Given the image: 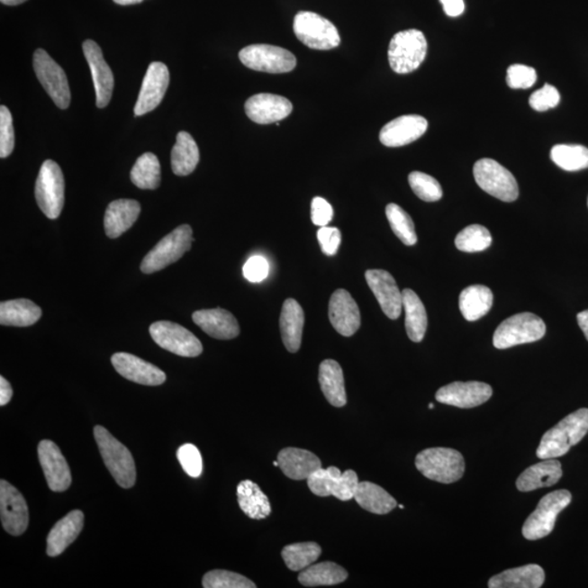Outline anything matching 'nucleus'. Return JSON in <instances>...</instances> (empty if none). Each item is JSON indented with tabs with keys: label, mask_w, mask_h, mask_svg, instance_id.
Listing matches in <instances>:
<instances>
[{
	"label": "nucleus",
	"mask_w": 588,
	"mask_h": 588,
	"mask_svg": "<svg viewBox=\"0 0 588 588\" xmlns=\"http://www.w3.org/2000/svg\"><path fill=\"white\" fill-rule=\"evenodd\" d=\"M398 507H399L400 509H404L403 504H398Z\"/></svg>",
	"instance_id": "e2e57ef3"
},
{
	"label": "nucleus",
	"mask_w": 588,
	"mask_h": 588,
	"mask_svg": "<svg viewBox=\"0 0 588 588\" xmlns=\"http://www.w3.org/2000/svg\"><path fill=\"white\" fill-rule=\"evenodd\" d=\"M348 579V572L334 562H321L302 570L299 582L306 587L340 584Z\"/></svg>",
	"instance_id": "58836bf2"
},
{
	"label": "nucleus",
	"mask_w": 588,
	"mask_h": 588,
	"mask_svg": "<svg viewBox=\"0 0 588 588\" xmlns=\"http://www.w3.org/2000/svg\"><path fill=\"white\" fill-rule=\"evenodd\" d=\"M493 302L492 290L486 285H475L462 291L459 308L463 317L468 321H475L491 311Z\"/></svg>",
	"instance_id": "f704fd0d"
},
{
	"label": "nucleus",
	"mask_w": 588,
	"mask_h": 588,
	"mask_svg": "<svg viewBox=\"0 0 588 588\" xmlns=\"http://www.w3.org/2000/svg\"><path fill=\"white\" fill-rule=\"evenodd\" d=\"M277 461L284 475L294 481H308L321 467V460L313 452L299 448L281 450Z\"/></svg>",
	"instance_id": "bb28decb"
},
{
	"label": "nucleus",
	"mask_w": 588,
	"mask_h": 588,
	"mask_svg": "<svg viewBox=\"0 0 588 588\" xmlns=\"http://www.w3.org/2000/svg\"><path fill=\"white\" fill-rule=\"evenodd\" d=\"M239 59L249 69L267 74H287L296 66L295 56L291 51L267 44L244 47L239 53Z\"/></svg>",
	"instance_id": "9b49d317"
},
{
	"label": "nucleus",
	"mask_w": 588,
	"mask_h": 588,
	"mask_svg": "<svg viewBox=\"0 0 588 588\" xmlns=\"http://www.w3.org/2000/svg\"><path fill=\"white\" fill-rule=\"evenodd\" d=\"M247 116L258 124L279 122L293 113V104L284 96L261 93L249 97L246 103Z\"/></svg>",
	"instance_id": "b1692460"
},
{
	"label": "nucleus",
	"mask_w": 588,
	"mask_h": 588,
	"mask_svg": "<svg viewBox=\"0 0 588 588\" xmlns=\"http://www.w3.org/2000/svg\"><path fill=\"white\" fill-rule=\"evenodd\" d=\"M38 451L47 485L53 492H66L71 485L72 477L70 467L59 447L51 440H41Z\"/></svg>",
	"instance_id": "a211bd4d"
},
{
	"label": "nucleus",
	"mask_w": 588,
	"mask_h": 588,
	"mask_svg": "<svg viewBox=\"0 0 588 588\" xmlns=\"http://www.w3.org/2000/svg\"><path fill=\"white\" fill-rule=\"evenodd\" d=\"M192 319L208 336L220 340H231L240 334L238 321L231 312L222 309L200 310Z\"/></svg>",
	"instance_id": "393cba45"
},
{
	"label": "nucleus",
	"mask_w": 588,
	"mask_h": 588,
	"mask_svg": "<svg viewBox=\"0 0 588 588\" xmlns=\"http://www.w3.org/2000/svg\"><path fill=\"white\" fill-rule=\"evenodd\" d=\"M473 175L478 186L496 199L514 202L519 197V185L513 175L498 161L483 158L476 161Z\"/></svg>",
	"instance_id": "9d476101"
},
{
	"label": "nucleus",
	"mask_w": 588,
	"mask_h": 588,
	"mask_svg": "<svg viewBox=\"0 0 588 588\" xmlns=\"http://www.w3.org/2000/svg\"><path fill=\"white\" fill-rule=\"evenodd\" d=\"M545 582L542 566L528 565L509 569L493 576L488 582L491 588H539Z\"/></svg>",
	"instance_id": "7c9ffc66"
},
{
	"label": "nucleus",
	"mask_w": 588,
	"mask_h": 588,
	"mask_svg": "<svg viewBox=\"0 0 588 588\" xmlns=\"http://www.w3.org/2000/svg\"><path fill=\"white\" fill-rule=\"evenodd\" d=\"M588 433V409H580L565 416L543 436L536 456L538 459H556L568 454Z\"/></svg>",
	"instance_id": "f257e3e1"
},
{
	"label": "nucleus",
	"mask_w": 588,
	"mask_h": 588,
	"mask_svg": "<svg viewBox=\"0 0 588 588\" xmlns=\"http://www.w3.org/2000/svg\"><path fill=\"white\" fill-rule=\"evenodd\" d=\"M304 312L294 299L284 302L280 315L281 338L287 350L291 353L299 351L303 335Z\"/></svg>",
	"instance_id": "c85d7f7f"
},
{
	"label": "nucleus",
	"mask_w": 588,
	"mask_h": 588,
	"mask_svg": "<svg viewBox=\"0 0 588 588\" xmlns=\"http://www.w3.org/2000/svg\"><path fill=\"white\" fill-rule=\"evenodd\" d=\"M330 320L340 335L351 337L360 330L361 313L352 295L345 289H338L330 302Z\"/></svg>",
	"instance_id": "5701e85b"
},
{
	"label": "nucleus",
	"mask_w": 588,
	"mask_h": 588,
	"mask_svg": "<svg viewBox=\"0 0 588 588\" xmlns=\"http://www.w3.org/2000/svg\"><path fill=\"white\" fill-rule=\"evenodd\" d=\"M576 319L582 331L584 332L586 339L588 340V310L583 311L581 313L577 314Z\"/></svg>",
	"instance_id": "13d9d810"
},
{
	"label": "nucleus",
	"mask_w": 588,
	"mask_h": 588,
	"mask_svg": "<svg viewBox=\"0 0 588 588\" xmlns=\"http://www.w3.org/2000/svg\"><path fill=\"white\" fill-rule=\"evenodd\" d=\"M415 466L429 480L451 484L465 475V457L451 448H430L421 451L415 459Z\"/></svg>",
	"instance_id": "20e7f679"
},
{
	"label": "nucleus",
	"mask_w": 588,
	"mask_h": 588,
	"mask_svg": "<svg viewBox=\"0 0 588 588\" xmlns=\"http://www.w3.org/2000/svg\"><path fill=\"white\" fill-rule=\"evenodd\" d=\"M319 381L327 402L336 408L345 407L347 394L340 364L334 360L321 362Z\"/></svg>",
	"instance_id": "2f4dec72"
},
{
	"label": "nucleus",
	"mask_w": 588,
	"mask_h": 588,
	"mask_svg": "<svg viewBox=\"0 0 588 588\" xmlns=\"http://www.w3.org/2000/svg\"><path fill=\"white\" fill-rule=\"evenodd\" d=\"M312 222L315 226L325 227L332 220L334 210L331 205L322 197H314L312 201Z\"/></svg>",
	"instance_id": "5fc2aeb1"
},
{
	"label": "nucleus",
	"mask_w": 588,
	"mask_h": 588,
	"mask_svg": "<svg viewBox=\"0 0 588 588\" xmlns=\"http://www.w3.org/2000/svg\"><path fill=\"white\" fill-rule=\"evenodd\" d=\"M149 334L160 348L176 356L196 357L203 352L202 343L186 328L173 321H156L149 327Z\"/></svg>",
	"instance_id": "4468645a"
},
{
	"label": "nucleus",
	"mask_w": 588,
	"mask_h": 588,
	"mask_svg": "<svg viewBox=\"0 0 588 588\" xmlns=\"http://www.w3.org/2000/svg\"><path fill=\"white\" fill-rule=\"evenodd\" d=\"M562 477L561 463L556 459H545L525 470L517 481L520 492H532L535 489L556 485Z\"/></svg>",
	"instance_id": "c756f323"
},
{
	"label": "nucleus",
	"mask_w": 588,
	"mask_h": 588,
	"mask_svg": "<svg viewBox=\"0 0 588 588\" xmlns=\"http://www.w3.org/2000/svg\"><path fill=\"white\" fill-rule=\"evenodd\" d=\"M366 279L384 313L390 320L399 319L403 309V293H400L392 274L383 269H369Z\"/></svg>",
	"instance_id": "6ab92c4d"
},
{
	"label": "nucleus",
	"mask_w": 588,
	"mask_h": 588,
	"mask_svg": "<svg viewBox=\"0 0 588 588\" xmlns=\"http://www.w3.org/2000/svg\"><path fill=\"white\" fill-rule=\"evenodd\" d=\"M317 239H319L322 253L327 257H334L340 247L341 232L338 228L321 227L317 231Z\"/></svg>",
	"instance_id": "603ef678"
},
{
	"label": "nucleus",
	"mask_w": 588,
	"mask_h": 588,
	"mask_svg": "<svg viewBox=\"0 0 588 588\" xmlns=\"http://www.w3.org/2000/svg\"><path fill=\"white\" fill-rule=\"evenodd\" d=\"M409 184L416 196L421 201L437 202L442 197V189L434 176L421 171H413L409 175Z\"/></svg>",
	"instance_id": "a18cd8bd"
},
{
	"label": "nucleus",
	"mask_w": 588,
	"mask_h": 588,
	"mask_svg": "<svg viewBox=\"0 0 588 588\" xmlns=\"http://www.w3.org/2000/svg\"><path fill=\"white\" fill-rule=\"evenodd\" d=\"M294 31L296 38L312 50H330L340 45V35L335 25L315 13L296 14Z\"/></svg>",
	"instance_id": "6e6552de"
},
{
	"label": "nucleus",
	"mask_w": 588,
	"mask_h": 588,
	"mask_svg": "<svg viewBox=\"0 0 588 588\" xmlns=\"http://www.w3.org/2000/svg\"><path fill=\"white\" fill-rule=\"evenodd\" d=\"M140 205L134 200H117L108 205L104 227L108 238L116 239L129 231L138 221Z\"/></svg>",
	"instance_id": "cd10ccee"
},
{
	"label": "nucleus",
	"mask_w": 588,
	"mask_h": 588,
	"mask_svg": "<svg viewBox=\"0 0 588 588\" xmlns=\"http://www.w3.org/2000/svg\"><path fill=\"white\" fill-rule=\"evenodd\" d=\"M445 13L449 17H459L465 12V2L463 0H440Z\"/></svg>",
	"instance_id": "6e6d98bb"
},
{
	"label": "nucleus",
	"mask_w": 588,
	"mask_h": 588,
	"mask_svg": "<svg viewBox=\"0 0 588 588\" xmlns=\"http://www.w3.org/2000/svg\"><path fill=\"white\" fill-rule=\"evenodd\" d=\"M493 388L481 382H456L441 387L436 394L437 402L460 409L476 408L492 398Z\"/></svg>",
	"instance_id": "f3484780"
},
{
	"label": "nucleus",
	"mask_w": 588,
	"mask_h": 588,
	"mask_svg": "<svg viewBox=\"0 0 588 588\" xmlns=\"http://www.w3.org/2000/svg\"><path fill=\"white\" fill-rule=\"evenodd\" d=\"M571 501V493L565 489L550 493L543 497L538 508L523 525L524 538L529 540H538L548 536L555 529L558 514L569 506Z\"/></svg>",
	"instance_id": "1a4fd4ad"
},
{
	"label": "nucleus",
	"mask_w": 588,
	"mask_h": 588,
	"mask_svg": "<svg viewBox=\"0 0 588 588\" xmlns=\"http://www.w3.org/2000/svg\"><path fill=\"white\" fill-rule=\"evenodd\" d=\"M14 149V130L12 113L6 106L0 107V158H6Z\"/></svg>",
	"instance_id": "09e8293b"
},
{
	"label": "nucleus",
	"mask_w": 588,
	"mask_h": 588,
	"mask_svg": "<svg viewBox=\"0 0 588 588\" xmlns=\"http://www.w3.org/2000/svg\"><path fill=\"white\" fill-rule=\"evenodd\" d=\"M550 158L558 167L565 171L588 168V149L583 145H556L551 149Z\"/></svg>",
	"instance_id": "a19ab883"
},
{
	"label": "nucleus",
	"mask_w": 588,
	"mask_h": 588,
	"mask_svg": "<svg viewBox=\"0 0 588 588\" xmlns=\"http://www.w3.org/2000/svg\"><path fill=\"white\" fill-rule=\"evenodd\" d=\"M434 407H435L434 403H430V405H429L430 409H434Z\"/></svg>",
	"instance_id": "680f3d73"
},
{
	"label": "nucleus",
	"mask_w": 588,
	"mask_h": 588,
	"mask_svg": "<svg viewBox=\"0 0 588 588\" xmlns=\"http://www.w3.org/2000/svg\"><path fill=\"white\" fill-rule=\"evenodd\" d=\"M386 216L394 233L405 246H414L418 242L412 218L403 208L392 203L386 207Z\"/></svg>",
	"instance_id": "37998d69"
},
{
	"label": "nucleus",
	"mask_w": 588,
	"mask_h": 588,
	"mask_svg": "<svg viewBox=\"0 0 588 588\" xmlns=\"http://www.w3.org/2000/svg\"><path fill=\"white\" fill-rule=\"evenodd\" d=\"M83 51L92 72L94 87L96 93V105L98 108L106 107L112 100L113 91V75L105 59H104L101 47L92 40L83 43Z\"/></svg>",
	"instance_id": "aec40b11"
},
{
	"label": "nucleus",
	"mask_w": 588,
	"mask_h": 588,
	"mask_svg": "<svg viewBox=\"0 0 588 588\" xmlns=\"http://www.w3.org/2000/svg\"><path fill=\"white\" fill-rule=\"evenodd\" d=\"M429 122L419 114H405L383 127L379 140L387 148L404 147L428 131Z\"/></svg>",
	"instance_id": "412c9836"
},
{
	"label": "nucleus",
	"mask_w": 588,
	"mask_h": 588,
	"mask_svg": "<svg viewBox=\"0 0 588 588\" xmlns=\"http://www.w3.org/2000/svg\"><path fill=\"white\" fill-rule=\"evenodd\" d=\"M130 178L139 189H158L161 181V169L158 156L153 153L140 155L135 161Z\"/></svg>",
	"instance_id": "ea45409f"
},
{
	"label": "nucleus",
	"mask_w": 588,
	"mask_h": 588,
	"mask_svg": "<svg viewBox=\"0 0 588 588\" xmlns=\"http://www.w3.org/2000/svg\"><path fill=\"white\" fill-rule=\"evenodd\" d=\"M0 517L3 528L10 535H23L28 529V503L23 493L5 480L0 482Z\"/></svg>",
	"instance_id": "2eb2a0df"
},
{
	"label": "nucleus",
	"mask_w": 588,
	"mask_h": 588,
	"mask_svg": "<svg viewBox=\"0 0 588 588\" xmlns=\"http://www.w3.org/2000/svg\"><path fill=\"white\" fill-rule=\"evenodd\" d=\"M170 75L167 66L163 62H152L145 75L142 87L135 104V116L153 112L159 105L169 86Z\"/></svg>",
	"instance_id": "dca6fc26"
},
{
	"label": "nucleus",
	"mask_w": 588,
	"mask_h": 588,
	"mask_svg": "<svg viewBox=\"0 0 588 588\" xmlns=\"http://www.w3.org/2000/svg\"><path fill=\"white\" fill-rule=\"evenodd\" d=\"M538 80L534 68L525 65H512L507 70V85L514 90H527Z\"/></svg>",
	"instance_id": "8fccbe9b"
},
{
	"label": "nucleus",
	"mask_w": 588,
	"mask_h": 588,
	"mask_svg": "<svg viewBox=\"0 0 588 588\" xmlns=\"http://www.w3.org/2000/svg\"><path fill=\"white\" fill-rule=\"evenodd\" d=\"M238 502L242 511L253 520H263L269 517L272 507L268 497L261 491L258 484L246 480L239 484L237 488Z\"/></svg>",
	"instance_id": "e433bc0d"
},
{
	"label": "nucleus",
	"mask_w": 588,
	"mask_h": 588,
	"mask_svg": "<svg viewBox=\"0 0 588 588\" xmlns=\"http://www.w3.org/2000/svg\"><path fill=\"white\" fill-rule=\"evenodd\" d=\"M355 499L358 506L374 514H387L398 507L397 502L392 495L371 482L358 483Z\"/></svg>",
	"instance_id": "4c0bfd02"
},
{
	"label": "nucleus",
	"mask_w": 588,
	"mask_h": 588,
	"mask_svg": "<svg viewBox=\"0 0 588 588\" xmlns=\"http://www.w3.org/2000/svg\"><path fill=\"white\" fill-rule=\"evenodd\" d=\"M403 300L407 334L413 342H421L424 339L428 330V313L423 302L411 289L403 291Z\"/></svg>",
	"instance_id": "c9c22d12"
},
{
	"label": "nucleus",
	"mask_w": 588,
	"mask_h": 588,
	"mask_svg": "<svg viewBox=\"0 0 588 588\" xmlns=\"http://www.w3.org/2000/svg\"><path fill=\"white\" fill-rule=\"evenodd\" d=\"M587 205H588V200H587Z\"/></svg>",
	"instance_id": "0e129e2a"
},
{
	"label": "nucleus",
	"mask_w": 588,
	"mask_h": 588,
	"mask_svg": "<svg viewBox=\"0 0 588 588\" xmlns=\"http://www.w3.org/2000/svg\"><path fill=\"white\" fill-rule=\"evenodd\" d=\"M176 457H178L180 465L187 475L194 478L201 476L203 460L200 450L194 445L185 444L181 446L176 451Z\"/></svg>",
	"instance_id": "de8ad7c7"
},
{
	"label": "nucleus",
	"mask_w": 588,
	"mask_h": 588,
	"mask_svg": "<svg viewBox=\"0 0 588 588\" xmlns=\"http://www.w3.org/2000/svg\"><path fill=\"white\" fill-rule=\"evenodd\" d=\"M560 94L556 88L545 85L540 90L535 91L529 97V106L536 112H546L559 105Z\"/></svg>",
	"instance_id": "3c124183"
},
{
	"label": "nucleus",
	"mask_w": 588,
	"mask_h": 588,
	"mask_svg": "<svg viewBox=\"0 0 588 588\" xmlns=\"http://www.w3.org/2000/svg\"><path fill=\"white\" fill-rule=\"evenodd\" d=\"M35 197L41 211L50 220H57L65 204V179L59 165L45 160L35 185Z\"/></svg>",
	"instance_id": "423d86ee"
},
{
	"label": "nucleus",
	"mask_w": 588,
	"mask_h": 588,
	"mask_svg": "<svg viewBox=\"0 0 588 588\" xmlns=\"http://www.w3.org/2000/svg\"><path fill=\"white\" fill-rule=\"evenodd\" d=\"M112 364L130 382L144 386H159L166 382V374L161 369L130 353H116L112 357Z\"/></svg>",
	"instance_id": "4be33fe9"
},
{
	"label": "nucleus",
	"mask_w": 588,
	"mask_h": 588,
	"mask_svg": "<svg viewBox=\"0 0 588 588\" xmlns=\"http://www.w3.org/2000/svg\"><path fill=\"white\" fill-rule=\"evenodd\" d=\"M4 5L7 6H18V5L27 2V0H0Z\"/></svg>",
	"instance_id": "052dcab7"
},
{
	"label": "nucleus",
	"mask_w": 588,
	"mask_h": 588,
	"mask_svg": "<svg viewBox=\"0 0 588 588\" xmlns=\"http://www.w3.org/2000/svg\"><path fill=\"white\" fill-rule=\"evenodd\" d=\"M94 437L114 481L122 488H132L137 482V468L131 452L103 426H95Z\"/></svg>",
	"instance_id": "f03ea898"
},
{
	"label": "nucleus",
	"mask_w": 588,
	"mask_h": 588,
	"mask_svg": "<svg viewBox=\"0 0 588 588\" xmlns=\"http://www.w3.org/2000/svg\"><path fill=\"white\" fill-rule=\"evenodd\" d=\"M203 587L205 588H255L257 585L246 576L226 570L208 572L203 577Z\"/></svg>",
	"instance_id": "49530a36"
},
{
	"label": "nucleus",
	"mask_w": 588,
	"mask_h": 588,
	"mask_svg": "<svg viewBox=\"0 0 588 588\" xmlns=\"http://www.w3.org/2000/svg\"><path fill=\"white\" fill-rule=\"evenodd\" d=\"M428 54V41L419 30L402 31L390 41L389 65L395 74L408 75L419 69Z\"/></svg>",
	"instance_id": "7ed1b4c3"
},
{
	"label": "nucleus",
	"mask_w": 588,
	"mask_h": 588,
	"mask_svg": "<svg viewBox=\"0 0 588 588\" xmlns=\"http://www.w3.org/2000/svg\"><path fill=\"white\" fill-rule=\"evenodd\" d=\"M199 161L200 150L194 139L187 132H179L171 150V167L174 174L180 176H189L194 173Z\"/></svg>",
	"instance_id": "473e14b6"
},
{
	"label": "nucleus",
	"mask_w": 588,
	"mask_h": 588,
	"mask_svg": "<svg viewBox=\"0 0 588 588\" xmlns=\"http://www.w3.org/2000/svg\"><path fill=\"white\" fill-rule=\"evenodd\" d=\"M492 234L488 229L481 225H471L457 233L456 247L462 252H482L491 247Z\"/></svg>",
	"instance_id": "c03bdc74"
},
{
	"label": "nucleus",
	"mask_w": 588,
	"mask_h": 588,
	"mask_svg": "<svg viewBox=\"0 0 588 588\" xmlns=\"http://www.w3.org/2000/svg\"><path fill=\"white\" fill-rule=\"evenodd\" d=\"M33 68L41 86L45 88L56 106L60 109L69 107L71 93L64 69L41 49L35 50Z\"/></svg>",
	"instance_id": "ddd939ff"
},
{
	"label": "nucleus",
	"mask_w": 588,
	"mask_h": 588,
	"mask_svg": "<svg viewBox=\"0 0 588 588\" xmlns=\"http://www.w3.org/2000/svg\"><path fill=\"white\" fill-rule=\"evenodd\" d=\"M194 241V231L189 225L176 228L173 232L161 239L152 251L144 258L140 264V270L144 274H153L165 269L179 261L187 251H190Z\"/></svg>",
	"instance_id": "39448f33"
},
{
	"label": "nucleus",
	"mask_w": 588,
	"mask_h": 588,
	"mask_svg": "<svg viewBox=\"0 0 588 588\" xmlns=\"http://www.w3.org/2000/svg\"><path fill=\"white\" fill-rule=\"evenodd\" d=\"M281 555L291 571H302L320 558L321 548L314 542L298 543L285 546Z\"/></svg>",
	"instance_id": "79ce46f5"
},
{
	"label": "nucleus",
	"mask_w": 588,
	"mask_h": 588,
	"mask_svg": "<svg viewBox=\"0 0 588 588\" xmlns=\"http://www.w3.org/2000/svg\"><path fill=\"white\" fill-rule=\"evenodd\" d=\"M85 527V514L80 510H74L55 524L47 536L46 554L57 556L64 553L75 542Z\"/></svg>",
	"instance_id": "a878e982"
},
{
	"label": "nucleus",
	"mask_w": 588,
	"mask_h": 588,
	"mask_svg": "<svg viewBox=\"0 0 588 588\" xmlns=\"http://www.w3.org/2000/svg\"><path fill=\"white\" fill-rule=\"evenodd\" d=\"M546 325L540 317L532 313H520L509 317L498 326L493 334V346L499 350L542 339Z\"/></svg>",
	"instance_id": "0eeeda50"
},
{
	"label": "nucleus",
	"mask_w": 588,
	"mask_h": 588,
	"mask_svg": "<svg viewBox=\"0 0 588 588\" xmlns=\"http://www.w3.org/2000/svg\"><path fill=\"white\" fill-rule=\"evenodd\" d=\"M269 273V264L263 257H253L243 267V275L251 283H261L267 279Z\"/></svg>",
	"instance_id": "864d4df0"
},
{
	"label": "nucleus",
	"mask_w": 588,
	"mask_h": 588,
	"mask_svg": "<svg viewBox=\"0 0 588 588\" xmlns=\"http://www.w3.org/2000/svg\"><path fill=\"white\" fill-rule=\"evenodd\" d=\"M13 395L14 390L12 384L4 376L0 377V405L5 407V405L8 404Z\"/></svg>",
	"instance_id": "4d7b16f0"
},
{
	"label": "nucleus",
	"mask_w": 588,
	"mask_h": 588,
	"mask_svg": "<svg viewBox=\"0 0 588 588\" xmlns=\"http://www.w3.org/2000/svg\"><path fill=\"white\" fill-rule=\"evenodd\" d=\"M113 2L118 5H122V6H129V5L142 3L143 0H113Z\"/></svg>",
	"instance_id": "bf43d9fd"
},
{
	"label": "nucleus",
	"mask_w": 588,
	"mask_h": 588,
	"mask_svg": "<svg viewBox=\"0 0 588 588\" xmlns=\"http://www.w3.org/2000/svg\"><path fill=\"white\" fill-rule=\"evenodd\" d=\"M41 317V310L27 299L10 300L0 304V324L3 326L29 327Z\"/></svg>",
	"instance_id": "72a5a7b5"
},
{
	"label": "nucleus",
	"mask_w": 588,
	"mask_h": 588,
	"mask_svg": "<svg viewBox=\"0 0 588 588\" xmlns=\"http://www.w3.org/2000/svg\"><path fill=\"white\" fill-rule=\"evenodd\" d=\"M358 477L355 471L342 473L339 468L330 466L319 468L308 478L311 492L316 496H334L341 502L355 498L358 486Z\"/></svg>",
	"instance_id": "f8f14e48"
}]
</instances>
